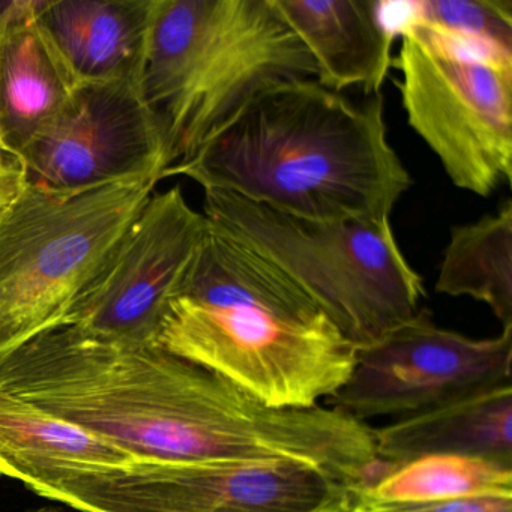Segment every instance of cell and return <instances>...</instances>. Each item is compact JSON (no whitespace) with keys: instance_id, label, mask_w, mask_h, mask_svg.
Listing matches in <instances>:
<instances>
[{"instance_id":"obj_16","label":"cell","mask_w":512,"mask_h":512,"mask_svg":"<svg viewBox=\"0 0 512 512\" xmlns=\"http://www.w3.org/2000/svg\"><path fill=\"white\" fill-rule=\"evenodd\" d=\"M136 460L113 443L0 388V475L32 485L50 470Z\"/></svg>"},{"instance_id":"obj_9","label":"cell","mask_w":512,"mask_h":512,"mask_svg":"<svg viewBox=\"0 0 512 512\" xmlns=\"http://www.w3.org/2000/svg\"><path fill=\"white\" fill-rule=\"evenodd\" d=\"M512 383V328L472 338L436 325L427 308L358 346L352 373L328 407L356 421L412 415Z\"/></svg>"},{"instance_id":"obj_24","label":"cell","mask_w":512,"mask_h":512,"mask_svg":"<svg viewBox=\"0 0 512 512\" xmlns=\"http://www.w3.org/2000/svg\"><path fill=\"white\" fill-rule=\"evenodd\" d=\"M37 512H58V511H49V509H44V511H37Z\"/></svg>"},{"instance_id":"obj_10","label":"cell","mask_w":512,"mask_h":512,"mask_svg":"<svg viewBox=\"0 0 512 512\" xmlns=\"http://www.w3.org/2000/svg\"><path fill=\"white\" fill-rule=\"evenodd\" d=\"M17 161L26 185L56 193L160 182L170 166L163 127L134 82L77 85L58 118Z\"/></svg>"},{"instance_id":"obj_5","label":"cell","mask_w":512,"mask_h":512,"mask_svg":"<svg viewBox=\"0 0 512 512\" xmlns=\"http://www.w3.org/2000/svg\"><path fill=\"white\" fill-rule=\"evenodd\" d=\"M157 184L77 193L25 185L0 209V358L77 323Z\"/></svg>"},{"instance_id":"obj_4","label":"cell","mask_w":512,"mask_h":512,"mask_svg":"<svg viewBox=\"0 0 512 512\" xmlns=\"http://www.w3.org/2000/svg\"><path fill=\"white\" fill-rule=\"evenodd\" d=\"M293 79H316V67L272 0L155 2L140 89L163 127L169 167L257 91Z\"/></svg>"},{"instance_id":"obj_6","label":"cell","mask_w":512,"mask_h":512,"mask_svg":"<svg viewBox=\"0 0 512 512\" xmlns=\"http://www.w3.org/2000/svg\"><path fill=\"white\" fill-rule=\"evenodd\" d=\"M205 215L301 287L356 347L415 316L425 296L391 217L313 220L205 190Z\"/></svg>"},{"instance_id":"obj_17","label":"cell","mask_w":512,"mask_h":512,"mask_svg":"<svg viewBox=\"0 0 512 512\" xmlns=\"http://www.w3.org/2000/svg\"><path fill=\"white\" fill-rule=\"evenodd\" d=\"M434 289L482 302L502 328H512L511 200L481 220L451 227Z\"/></svg>"},{"instance_id":"obj_13","label":"cell","mask_w":512,"mask_h":512,"mask_svg":"<svg viewBox=\"0 0 512 512\" xmlns=\"http://www.w3.org/2000/svg\"><path fill=\"white\" fill-rule=\"evenodd\" d=\"M157 0H59L37 23L83 83H142Z\"/></svg>"},{"instance_id":"obj_20","label":"cell","mask_w":512,"mask_h":512,"mask_svg":"<svg viewBox=\"0 0 512 512\" xmlns=\"http://www.w3.org/2000/svg\"><path fill=\"white\" fill-rule=\"evenodd\" d=\"M350 512H512V493L421 503H382L350 497Z\"/></svg>"},{"instance_id":"obj_11","label":"cell","mask_w":512,"mask_h":512,"mask_svg":"<svg viewBox=\"0 0 512 512\" xmlns=\"http://www.w3.org/2000/svg\"><path fill=\"white\" fill-rule=\"evenodd\" d=\"M209 232L181 187L152 194L112 271L74 325L128 344H155L170 299Z\"/></svg>"},{"instance_id":"obj_3","label":"cell","mask_w":512,"mask_h":512,"mask_svg":"<svg viewBox=\"0 0 512 512\" xmlns=\"http://www.w3.org/2000/svg\"><path fill=\"white\" fill-rule=\"evenodd\" d=\"M155 344L290 409L334 395L356 350L301 287L211 221Z\"/></svg>"},{"instance_id":"obj_14","label":"cell","mask_w":512,"mask_h":512,"mask_svg":"<svg viewBox=\"0 0 512 512\" xmlns=\"http://www.w3.org/2000/svg\"><path fill=\"white\" fill-rule=\"evenodd\" d=\"M373 433L385 472L425 455L512 464V383L401 416Z\"/></svg>"},{"instance_id":"obj_7","label":"cell","mask_w":512,"mask_h":512,"mask_svg":"<svg viewBox=\"0 0 512 512\" xmlns=\"http://www.w3.org/2000/svg\"><path fill=\"white\" fill-rule=\"evenodd\" d=\"M392 64L407 122L449 181L488 197L512 179V55L407 20Z\"/></svg>"},{"instance_id":"obj_19","label":"cell","mask_w":512,"mask_h":512,"mask_svg":"<svg viewBox=\"0 0 512 512\" xmlns=\"http://www.w3.org/2000/svg\"><path fill=\"white\" fill-rule=\"evenodd\" d=\"M410 22L512 55L511 0H422Z\"/></svg>"},{"instance_id":"obj_1","label":"cell","mask_w":512,"mask_h":512,"mask_svg":"<svg viewBox=\"0 0 512 512\" xmlns=\"http://www.w3.org/2000/svg\"><path fill=\"white\" fill-rule=\"evenodd\" d=\"M0 388L136 460L287 461L329 469L341 424L328 407H272L157 344L61 326L0 358Z\"/></svg>"},{"instance_id":"obj_23","label":"cell","mask_w":512,"mask_h":512,"mask_svg":"<svg viewBox=\"0 0 512 512\" xmlns=\"http://www.w3.org/2000/svg\"><path fill=\"white\" fill-rule=\"evenodd\" d=\"M320 512H350V499L343 500V502L334 503Z\"/></svg>"},{"instance_id":"obj_15","label":"cell","mask_w":512,"mask_h":512,"mask_svg":"<svg viewBox=\"0 0 512 512\" xmlns=\"http://www.w3.org/2000/svg\"><path fill=\"white\" fill-rule=\"evenodd\" d=\"M76 82L37 22L0 40V151L19 158L58 118Z\"/></svg>"},{"instance_id":"obj_8","label":"cell","mask_w":512,"mask_h":512,"mask_svg":"<svg viewBox=\"0 0 512 512\" xmlns=\"http://www.w3.org/2000/svg\"><path fill=\"white\" fill-rule=\"evenodd\" d=\"M31 490L83 512H320L349 499L344 485L317 470L268 460L64 467Z\"/></svg>"},{"instance_id":"obj_21","label":"cell","mask_w":512,"mask_h":512,"mask_svg":"<svg viewBox=\"0 0 512 512\" xmlns=\"http://www.w3.org/2000/svg\"><path fill=\"white\" fill-rule=\"evenodd\" d=\"M49 0H0V40L22 26L35 23Z\"/></svg>"},{"instance_id":"obj_26","label":"cell","mask_w":512,"mask_h":512,"mask_svg":"<svg viewBox=\"0 0 512 512\" xmlns=\"http://www.w3.org/2000/svg\"><path fill=\"white\" fill-rule=\"evenodd\" d=\"M322 511H323V509H322Z\"/></svg>"},{"instance_id":"obj_2","label":"cell","mask_w":512,"mask_h":512,"mask_svg":"<svg viewBox=\"0 0 512 512\" xmlns=\"http://www.w3.org/2000/svg\"><path fill=\"white\" fill-rule=\"evenodd\" d=\"M169 176L313 220L391 217L413 185L382 95L356 103L316 79L260 89Z\"/></svg>"},{"instance_id":"obj_25","label":"cell","mask_w":512,"mask_h":512,"mask_svg":"<svg viewBox=\"0 0 512 512\" xmlns=\"http://www.w3.org/2000/svg\"><path fill=\"white\" fill-rule=\"evenodd\" d=\"M0 154H4V152L0 151Z\"/></svg>"},{"instance_id":"obj_22","label":"cell","mask_w":512,"mask_h":512,"mask_svg":"<svg viewBox=\"0 0 512 512\" xmlns=\"http://www.w3.org/2000/svg\"><path fill=\"white\" fill-rule=\"evenodd\" d=\"M25 175L16 158L0 154V209L25 188Z\"/></svg>"},{"instance_id":"obj_12","label":"cell","mask_w":512,"mask_h":512,"mask_svg":"<svg viewBox=\"0 0 512 512\" xmlns=\"http://www.w3.org/2000/svg\"><path fill=\"white\" fill-rule=\"evenodd\" d=\"M304 44L316 80L343 94L361 88L380 95L392 67L394 32L385 25L382 2L374 0H272Z\"/></svg>"},{"instance_id":"obj_18","label":"cell","mask_w":512,"mask_h":512,"mask_svg":"<svg viewBox=\"0 0 512 512\" xmlns=\"http://www.w3.org/2000/svg\"><path fill=\"white\" fill-rule=\"evenodd\" d=\"M512 493V464L466 455H425L350 491L353 499L421 503Z\"/></svg>"}]
</instances>
